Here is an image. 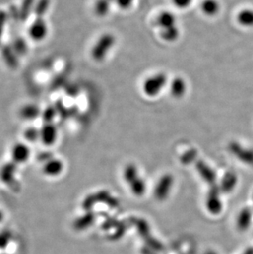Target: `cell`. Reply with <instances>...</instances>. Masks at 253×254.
Listing matches in <instances>:
<instances>
[{
    "label": "cell",
    "instance_id": "cell-1",
    "mask_svg": "<svg viewBox=\"0 0 253 254\" xmlns=\"http://www.w3.org/2000/svg\"><path fill=\"white\" fill-rule=\"evenodd\" d=\"M169 77L165 72H156L144 80L141 89L145 96L149 98H154L161 94L163 90L169 85Z\"/></svg>",
    "mask_w": 253,
    "mask_h": 254
},
{
    "label": "cell",
    "instance_id": "cell-2",
    "mask_svg": "<svg viewBox=\"0 0 253 254\" xmlns=\"http://www.w3.org/2000/svg\"><path fill=\"white\" fill-rule=\"evenodd\" d=\"M116 41L117 40L114 34L105 33L101 35L91 48L92 60L97 63L103 62L115 47Z\"/></svg>",
    "mask_w": 253,
    "mask_h": 254
},
{
    "label": "cell",
    "instance_id": "cell-3",
    "mask_svg": "<svg viewBox=\"0 0 253 254\" xmlns=\"http://www.w3.org/2000/svg\"><path fill=\"white\" fill-rule=\"evenodd\" d=\"M11 156L14 163L18 165L26 163L31 157V149L28 145L22 142H18L12 146Z\"/></svg>",
    "mask_w": 253,
    "mask_h": 254
},
{
    "label": "cell",
    "instance_id": "cell-4",
    "mask_svg": "<svg viewBox=\"0 0 253 254\" xmlns=\"http://www.w3.org/2000/svg\"><path fill=\"white\" fill-rule=\"evenodd\" d=\"M29 36L34 41H43L48 34V27L41 18H37L29 28Z\"/></svg>",
    "mask_w": 253,
    "mask_h": 254
},
{
    "label": "cell",
    "instance_id": "cell-5",
    "mask_svg": "<svg viewBox=\"0 0 253 254\" xmlns=\"http://www.w3.org/2000/svg\"><path fill=\"white\" fill-rule=\"evenodd\" d=\"M58 139V129L51 123L46 124L40 130V141L45 146H51Z\"/></svg>",
    "mask_w": 253,
    "mask_h": 254
},
{
    "label": "cell",
    "instance_id": "cell-6",
    "mask_svg": "<svg viewBox=\"0 0 253 254\" xmlns=\"http://www.w3.org/2000/svg\"><path fill=\"white\" fill-rule=\"evenodd\" d=\"M64 169V165L61 160L58 158H51L44 164L42 171L44 175L48 177L55 178L62 174Z\"/></svg>",
    "mask_w": 253,
    "mask_h": 254
},
{
    "label": "cell",
    "instance_id": "cell-7",
    "mask_svg": "<svg viewBox=\"0 0 253 254\" xmlns=\"http://www.w3.org/2000/svg\"><path fill=\"white\" fill-rule=\"evenodd\" d=\"M169 89L171 96L175 99H181L186 95L188 84L182 77H176L169 82Z\"/></svg>",
    "mask_w": 253,
    "mask_h": 254
},
{
    "label": "cell",
    "instance_id": "cell-8",
    "mask_svg": "<svg viewBox=\"0 0 253 254\" xmlns=\"http://www.w3.org/2000/svg\"><path fill=\"white\" fill-rule=\"evenodd\" d=\"M155 24L160 28V31L165 29L178 26L177 17L175 13L170 11H162L158 14L155 19Z\"/></svg>",
    "mask_w": 253,
    "mask_h": 254
},
{
    "label": "cell",
    "instance_id": "cell-9",
    "mask_svg": "<svg viewBox=\"0 0 253 254\" xmlns=\"http://www.w3.org/2000/svg\"><path fill=\"white\" fill-rule=\"evenodd\" d=\"M200 9L208 17H214L219 14L220 3L218 0H202Z\"/></svg>",
    "mask_w": 253,
    "mask_h": 254
},
{
    "label": "cell",
    "instance_id": "cell-10",
    "mask_svg": "<svg viewBox=\"0 0 253 254\" xmlns=\"http://www.w3.org/2000/svg\"><path fill=\"white\" fill-rule=\"evenodd\" d=\"M230 151L245 163L253 166V151L252 150L244 148L239 144L232 143Z\"/></svg>",
    "mask_w": 253,
    "mask_h": 254
},
{
    "label": "cell",
    "instance_id": "cell-11",
    "mask_svg": "<svg viewBox=\"0 0 253 254\" xmlns=\"http://www.w3.org/2000/svg\"><path fill=\"white\" fill-rule=\"evenodd\" d=\"M160 34L163 41H166L168 43H174L180 37V30L178 26H175L160 31Z\"/></svg>",
    "mask_w": 253,
    "mask_h": 254
},
{
    "label": "cell",
    "instance_id": "cell-12",
    "mask_svg": "<svg viewBox=\"0 0 253 254\" xmlns=\"http://www.w3.org/2000/svg\"><path fill=\"white\" fill-rule=\"evenodd\" d=\"M252 211L249 208H244L240 212L238 217V227L239 230H247V229L251 225Z\"/></svg>",
    "mask_w": 253,
    "mask_h": 254
},
{
    "label": "cell",
    "instance_id": "cell-13",
    "mask_svg": "<svg viewBox=\"0 0 253 254\" xmlns=\"http://www.w3.org/2000/svg\"><path fill=\"white\" fill-rule=\"evenodd\" d=\"M237 22L243 27H253V11L251 9H243L237 14Z\"/></svg>",
    "mask_w": 253,
    "mask_h": 254
},
{
    "label": "cell",
    "instance_id": "cell-14",
    "mask_svg": "<svg viewBox=\"0 0 253 254\" xmlns=\"http://www.w3.org/2000/svg\"><path fill=\"white\" fill-rule=\"evenodd\" d=\"M111 3L110 0H97L95 4V13L100 17H106L111 8Z\"/></svg>",
    "mask_w": 253,
    "mask_h": 254
},
{
    "label": "cell",
    "instance_id": "cell-15",
    "mask_svg": "<svg viewBox=\"0 0 253 254\" xmlns=\"http://www.w3.org/2000/svg\"><path fill=\"white\" fill-rule=\"evenodd\" d=\"M115 4L121 10H128L132 7L134 0H115Z\"/></svg>",
    "mask_w": 253,
    "mask_h": 254
},
{
    "label": "cell",
    "instance_id": "cell-16",
    "mask_svg": "<svg viewBox=\"0 0 253 254\" xmlns=\"http://www.w3.org/2000/svg\"><path fill=\"white\" fill-rule=\"evenodd\" d=\"M173 4L179 9H186L190 7L192 0H172Z\"/></svg>",
    "mask_w": 253,
    "mask_h": 254
},
{
    "label": "cell",
    "instance_id": "cell-17",
    "mask_svg": "<svg viewBox=\"0 0 253 254\" xmlns=\"http://www.w3.org/2000/svg\"><path fill=\"white\" fill-rule=\"evenodd\" d=\"M25 137L26 139L30 141L40 140V131H36L35 129H29L25 133Z\"/></svg>",
    "mask_w": 253,
    "mask_h": 254
},
{
    "label": "cell",
    "instance_id": "cell-18",
    "mask_svg": "<svg viewBox=\"0 0 253 254\" xmlns=\"http://www.w3.org/2000/svg\"><path fill=\"white\" fill-rule=\"evenodd\" d=\"M3 219H4V213H3V211L0 209V223H2Z\"/></svg>",
    "mask_w": 253,
    "mask_h": 254
}]
</instances>
